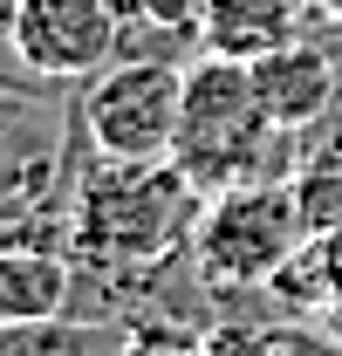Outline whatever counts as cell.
<instances>
[{"label": "cell", "mask_w": 342, "mask_h": 356, "mask_svg": "<svg viewBox=\"0 0 342 356\" xmlns=\"http://www.w3.org/2000/svg\"><path fill=\"white\" fill-rule=\"evenodd\" d=\"M199 192L171 158H96L76 185V267H158L192 254Z\"/></svg>", "instance_id": "6da1fadb"}, {"label": "cell", "mask_w": 342, "mask_h": 356, "mask_svg": "<svg viewBox=\"0 0 342 356\" xmlns=\"http://www.w3.org/2000/svg\"><path fill=\"white\" fill-rule=\"evenodd\" d=\"M171 165L192 178L199 199L247 178H295L301 172V131H281L260 110V89L247 62L199 55L185 69V103H178V137Z\"/></svg>", "instance_id": "7a4b0ae2"}, {"label": "cell", "mask_w": 342, "mask_h": 356, "mask_svg": "<svg viewBox=\"0 0 342 356\" xmlns=\"http://www.w3.org/2000/svg\"><path fill=\"white\" fill-rule=\"evenodd\" d=\"M301 240H308V220H301L295 178H247V185L199 199L192 261L213 295L219 288H267Z\"/></svg>", "instance_id": "3957f363"}, {"label": "cell", "mask_w": 342, "mask_h": 356, "mask_svg": "<svg viewBox=\"0 0 342 356\" xmlns=\"http://www.w3.org/2000/svg\"><path fill=\"white\" fill-rule=\"evenodd\" d=\"M192 62H110L76 89V117L96 158H171Z\"/></svg>", "instance_id": "277c9868"}, {"label": "cell", "mask_w": 342, "mask_h": 356, "mask_svg": "<svg viewBox=\"0 0 342 356\" xmlns=\"http://www.w3.org/2000/svg\"><path fill=\"white\" fill-rule=\"evenodd\" d=\"M117 0H7L0 7V42L7 55L42 76V83H76L103 76L117 62Z\"/></svg>", "instance_id": "5b68a950"}, {"label": "cell", "mask_w": 342, "mask_h": 356, "mask_svg": "<svg viewBox=\"0 0 342 356\" xmlns=\"http://www.w3.org/2000/svg\"><path fill=\"white\" fill-rule=\"evenodd\" d=\"M247 69H254L260 110H267L281 131H308L315 117H329L342 103V55L329 42H315V35L274 48V55H260Z\"/></svg>", "instance_id": "8992f818"}, {"label": "cell", "mask_w": 342, "mask_h": 356, "mask_svg": "<svg viewBox=\"0 0 342 356\" xmlns=\"http://www.w3.org/2000/svg\"><path fill=\"white\" fill-rule=\"evenodd\" d=\"M308 28H315L308 0H199V42L206 55H226V62H260L301 42Z\"/></svg>", "instance_id": "52a82bcc"}, {"label": "cell", "mask_w": 342, "mask_h": 356, "mask_svg": "<svg viewBox=\"0 0 342 356\" xmlns=\"http://www.w3.org/2000/svg\"><path fill=\"white\" fill-rule=\"evenodd\" d=\"M76 295V261L48 247H0V329L62 322Z\"/></svg>", "instance_id": "ba28073f"}, {"label": "cell", "mask_w": 342, "mask_h": 356, "mask_svg": "<svg viewBox=\"0 0 342 356\" xmlns=\"http://www.w3.org/2000/svg\"><path fill=\"white\" fill-rule=\"evenodd\" d=\"M267 356H342V329L329 336L322 322H281Z\"/></svg>", "instance_id": "9c48e42d"}, {"label": "cell", "mask_w": 342, "mask_h": 356, "mask_svg": "<svg viewBox=\"0 0 342 356\" xmlns=\"http://www.w3.org/2000/svg\"><path fill=\"white\" fill-rule=\"evenodd\" d=\"M308 21L329 28V35H342V0H308Z\"/></svg>", "instance_id": "30bf717a"}]
</instances>
